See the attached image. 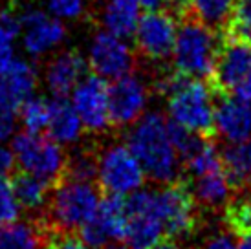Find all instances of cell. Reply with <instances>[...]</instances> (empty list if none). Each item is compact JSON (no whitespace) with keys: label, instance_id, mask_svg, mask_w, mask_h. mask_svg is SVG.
I'll use <instances>...</instances> for the list:
<instances>
[{"label":"cell","instance_id":"6da1fadb","mask_svg":"<svg viewBox=\"0 0 251 249\" xmlns=\"http://www.w3.org/2000/svg\"><path fill=\"white\" fill-rule=\"evenodd\" d=\"M126 147L140 161L149 180L169 183L180 176V156L169 138L167 119L160 112L145 114L132 124Z\"/></svg>","mask_w":251,"mask_h":249},{"label":"cell","instance_id":"7a4b0ae2","mask_svg":"<svg viewBox=\"0 0 251 249\" xmlns=\"http://www.w3.org/2000/svg\"><path fill=\"white\" fill-rule=\"evenodd\" d=\"M101 189L96 181H61L51 189L48 203L33 216L46 238L50 231L79 233L86 222H90L99 209Z\"/></svg>","mask_w":251,"mask_h":249},{"label":"cell","instance_id":"3957f363","mask_svg":"<svg viewBox=\"0 0 251 249\" xmlns=\"http://www.w3.org/2000/svg\"><path fill=\"white\" fill-rule=\"evenodd\" d=\"M178 22L180 29L173 50V68L185 77L207 79L222 42L220 29L202 22L191 11L181 15Z\"/></svg>","mask_w":251,"mask_h":249},{"label":"cell","instance_id":"277c9868","mask_svg":"<svg viewBox=\"0 0 251 249\" xmlns=\"http://www.w3.org/2000/svg\"><path fill=\"white\" fill-rule=\"evenodd\" d=\"M213 97L215 96L207 83L176 74L175 83L167 94L171 119L202 138L216 141L218 130L215 123Z\"/></svg>","mask_w":251,"mask_h":249},{"label":"cell","instance_id":"5b68a950","mask_svg":"<svg viewBox=\"0 0 251 249\" xmlns=\"http://www.w3.org/2000/svg\"><path fill=\"white\" fill-rule=\"evenodd\" d=\"M156 200H158V215L165 227V236L176 240V238H187L198 231L202 224L200 203L196 200L191 181L185 174L158 189Z\"/></svg>","mask_w":251,"mask_h":249},{"label":"cell","instance_id":"8992f818","mask_svg":"<svg viewBox=\"0 0 251 249\" xmlns=\"http://www.w3.org/2000/svg\"><path fill=\"white\" fill-rule=\"evenodd\" d=\"M13 152L17 165L59 185L63 180L66 152L53 138L46 134L24 130L13 139Z\"/></svg>","mask_w":251,"mask_h":249},{"label":"cell","instance_id":"52a82bcc","mask_svg":"<svg viewBox=\"0 0 251 249\" xmlns=\"http://www.w3.org/2000/svg\"><path fill=\"white\" fill-rule=\"evenodd\" d=\"M145 178V171L128 147L112 143L99 149V171L96 183L101 193H132L143 187Z\"/></svg>","mask_w":251,"mask_h":249},{"label":"cell","instance_id":"ba28073f","mask_svg":"<svg viewBox=\"0 0 251 249\" xmlns=\"http://www.w3.org/2000/svg\"><path fill=\"white\" fill-rule=\"evenodd\" d=\"M176 24L178 19L171 9H147V13L138 21L134 33L138 53L147 61H165L175 50L178 35Z\"/></svg>","mask_w":251,"mask_h":249},{"label":"cell","instance_id":"9c48e42d","mask_svg":"<svg viewBox=\"0 0 251 249\" xmlns=\"http://www.w3.org/2000/svg\"><path fill=\"white\" fill-rule=\"evenodd\" d=\"M251 72V46L222 37L207 84L215 99L229 97L237 84Z\"/></svg>","mask_w":251,"mask_h":249},{"label":"cell","instance_id":"30bf717a","mask_svg":"<svg viewBox=\"0 0 251 249\" xmlns=\"http://www.w3.org/2000/svg\"><path fill=\"white\" fill-rule=\"evenodd\" d=\"M149 99V86L141 77L126 74L108 84V114L112 130L132 126L143 116Z\"/></svg>","mask_w":251,"mask_h":249},{"label":"cell","instance_id":"8fae6325","mask_svg":"<svg viewBox=\"0 0 251 249\" xmlns=\"http://www.w3.org/2000/svg\"><path fill=\"white\" fill-rule=\"evenodd\" d=\"M75 106L83 126L90 134H105L112 130L110 114H108V84L103 77L92 72L74 90Z\"/></svg>","mask_w":251,"mask_h":249},{"label":"cell","instance_id":"7c38bea8","mask_svg":"<svg viewBox=\"0 0 251 249\" xmlns=\"http://www.w3.org/2000/svg\"><path fill=\"white\" fill-rule=\"evenodd\" d=\"M88 62L92 72L103 79H118L130 74L136 66L130 48L110 31H103L94 37Z\"/></svg>","mask_w":251,"mask_h":249},{"label":"cell","instance_id":"4fadbf2b","mask_svg":"<svg viewBox=\"0 0 251 249\" xmlns=\"http://www.w3.org/2000/svg\"><path fill=\"white\" fill-rule=\"evenodd\" d=\"M37 84L35 70L26 61L13 59V62L0 74V108L9 112H21L22 104L28 101Z\"/></svg>","mask_w":251,"mask_h":249},{"label":"cell","instance_id":"5bb4252c","mask_svg":"<svg viewBox=\"0 0 251 249\" xmlns=\"http://www.w3.org/2000/svg\"><path fill=\"white\" fill-rule=\"evenodd\" d=\"M24 29V46L31 55H42L44 51L61 44L64 39V26L42 11H28L21 19Z\"/></svg>","mask_w":251,"mask_h":249},{"label":"cell","instance_id":"9a60e30c","mask_svg":"<svg viewBox=\"0 0 251 249\" xmlns=\"http://www.w3.org/2000/svg\"><path fill=\"white\" fill-rule=\"evenodd\" d=\"M88 66L77 50L63 51L46 66V84L53 96H68L84 77Z\"/></svg>","mask_w":251,"mask_h":249},{"label":"cell","instance_id":"2e32d148","mask_svg":"<svg viewBox=\"0 0 251 249\" xmlns=\"http://www.w3.org/2000/svg\"><path fill=\"white\" fill-rule=\"evenodd\" d=\"M215 123L218 134L231 143H240L251 138V103L242 99L220 97L215 108Z\"/></svg>","mask_w":251,"mask_h":249},{"label":"cell","instance_id":"e0dca14e","mask_svg":"<svg viewBox=\"0 0 251 249\" xmlns=\"http://www.w3.org/2000/svg\"><path fill=\"white\" fill-rule=\"evenodd\" d=\"M83 121L74 103L64 96H55L50 101L48 136L57 143H75L83 134Z\"/></svg>","mask_w":251,"mask_h":249},{"label":"cell","instance_id":"ac0fdd59","mask_svg":"<svg viewBox=\"0 0 251 249\" xmlns=\"http://www.w3.org/2000/svg\"><path fill=\"white\" fill-rule=\"evenodd\" d=\"M11 187H13L15 198L24 211H39L41 213L44 205L48 203L53 183L44 180L33 173H28L24 169H15L9 176Z\"/></svg>","mask_w":251,"mask_h":249},{"label":"cell","instance_id":"d6986e66","mask_svg":"<svg viewBox=\"0 0 251 249\" xmlns=\"http://www.w3.org/2000/svg\"><path fill=\"white\" fill-rule=\"evenodd\" d=\"M224 173L231 193H242L251 187V138L233 143L222 152Z\"/></svg>","mask_w":251,"mask_h":249},{"label":"cell","instance_id":"ffe728a7","mask_svg":"<svg viewBox=\"0 0 251 249\" xmlns=\"http://www.w3.org/2000/svg\"><path fill=\"white\" fill-rule=\"evenodd\" d=\"M189 181H191L193 193H195L200 207H226V203L229 200L231 189L227 185V180H226L224 167L216 169L213 173L202 174V176H196V178H189Z\"/></svg>","mask_w":251,"mask_h":249},{"label":"cell","instance_id":"44dd1931","mask_svg":"<svg viewBox=\"0 0 251 249\" xmlns=\"http://www.w3.org/2000/svg\"><path fill=\"white\" fill-rule=\"evenodd\" d=\"M99 171V145L84 143L66 154L61 181H96Z\"/></svg>","mask_w":251,"mask_h":249},{"label":"cell","instance_id":"7402d4cb","mask_svg":"<svg viewBox=\"0 0 251 249\" xmlns=\"http://www.w3.org/2000/svg\"><path fill=\"white\" fill-rule=\"evenodd\" d=\"M138 2L136 0H108L103 9V26L119 39L134 37L138 26Z\"/></svg>","mask_w":251,"mask_h":249},{"label":"cell","instance_id":"603a6c76","mask_svg":"<svg viewBox=\"0 0 251 249\" xmlns=\"http://www.w3.org/2000/svg\"><path fill=\"white\" fill-rule=\"evenodd\" d=\"M0 249H44V235L33 218L0 224Z\"/></svg>","mask_w":251,"mask_h":249},{"label":"cell","instance_id":"cb8c5ba5","mask_svg":"<svg viewBox=\"0 0 251 249\" xmlns=\"http://www.w3.org/2000/svg\"><path fill=\"white\" fill-rule=\"evenodd\" d=\"M220 29L226 39L251 46V0H235L229 17Z\"/></svg>","mask_w":251,"mask_h":249},{"label":"cell","instance_id":"d4e9b609","mask_svg":"<svg viewBox=\"0 0 251 249\" xmlns=\"http://www.w3.org/2000/svg\"><path fill=\"white\" fill-rule=\"evenodd\" d=\"M21 29V21H17L9 9L0 7V74L13 62V42Z\"/></svg>","mask_w":251,"mask_h":249},{"label":"cell","instance_id":"484cf974","mask_svg":"<svg viewBox=\"0 0 251 249\" xmlns=\"http://www.w3.org/2000/svg\"><path fill=\"white\" fill-rule=\"evenodd\" d=\"M235 0H191V13L213 28L220 29L229 17Z\"/></svg>","mask_w":251,"mask_h":249},{"label":"cell","instance_id":"4316f807","mask_svg":"<svg viewBox=\"0 0 251 249\" xmlns=\"http://www.w3.org/2000/svg\"><path fill=\"white\" fill-rule=\"evenodd\" d=\"M22 123L24 128L29 132H41L48 130V119H50V103L42 97H29L21 108Z\"/></svg>","mask_w":251,"mask_h":249},{"label":"cell","instance_id":"83f0119b","mask_svg":"<svg viewBox=\"0 0 251 249\" xmlns=\"http://www.w3.org/2000/svg\"><path fill=\"white\" fill-rule=\"evenodd\" d=\"M21 215V205L15 198L11 181L6 176H0V224L15 222Z\"/></svg>","mask_w":251,"mask_h":249},{"label":"cell","instance_id":"f1b7e54d","mask_svg":"<svg viewBox=\"0 0 251 249\" xmlns=\"http://www.w3.org/2000/svg\"><path fill=\"white\" fill-rule=\"evenodd\" d=\"M44 249H99L86 244L79 233L72 231H50L44 238Z\"/></svg>","mask_w":251,"mask_h":249},{"label":"cell","instance_id":"f546056e","mask_svg":"<svg viewBox=\"0 0 251 249\" xmlns=\"http://www.w3.org/2000/svg\"><path fill=\"white\" fill-rule=\"evenodd\" d=\"M50 9L59 19H79L86 9V0H50Z\"/></svg>","mask_w":251,"mask_h":249},{"label":"cell","instance_id":"4dcf8cb0","mask_svg":"<svg viewBox=\"0 0 251 249\" xmlns=\"http://www.w3.org/2000/svg\"><path fill=\"white\" fill-rule=\"evenodd\" d=\"M15 112H9L6 108H0V143L6 141L15 130Z\"/></svg>","mask_w":251,"mask_h":249},{"label":"cell","instance_id":"1f68e13d","mask_svg":"<svg viewBox=\"0 0 251 249\" xmlns=\"http://www.w3.org/2000/svg\"><path fill=\"white\" fill-rule=\"evenodd\" d=\"M15 169H17V158L15 152L9 150L7 147L0 145V176H11Z\"/></svg>","mask_w":251,"mask_h":249},{"label":"cell","instance_id":"d6a6232c","mask_svg":"<svg viewBox=\"0 0 251 249\" xmlns=\"http://www.w3.org/2000/svg\"><path fill=\"white\" fill-rule=\"evenodd\" d=\"M202 249H238V246L235 244V240L231 236L218 233V235L207 238V242L203 244Z\"/></svg>","mask_w":251,"mask_h":249},{"label":"cell","instance_id":"836d02e7","mask_svg":"<svg viewBox=\"0 0 251 249\" xmlns=\"http://www.w3.org/2000/svg\"><path fill=\"white\" fill-rule=\"evenodd\" d=\"M233 94H237L238 99L251 103V72L244 77V79H242V81H240V83L237 84V88H235V92H233Z\"/></svg>","mask_w":251,"mask_h":249},{"label":"cell","instance_id":"e575fe53","mask_svg":"<svg viewBox=\"0 0 251 249\" xmlns=\"http://www.w3.org/2000/svg\"><path fill=\"white\" fill-rule=\"evenodd\" d=\"M151 249H183L180 246V244H176L175 238H169V236H165V238H161L160 242L156 244V246H152Z\"/></svg>","mask_w":251,"mask_h":249},{"label":"cell","instance_id":"d590c367","mask_svg":"<svg viewBox=\"0 0 251 249\" xmlns=\"http://www.w3.org/2000/svg\"><path fill=\"white\" fill-rule=\"evenodd\" d=\"M136 2H138V6H143L145 9H156L161 4H165V0H136Z\"/></svg>","mask_w":251,"mask_h":249},{"label":"cell","instance_id":"8d00e7d4","mask_svg":"<svg viewBox=\"0 0 251 249\" xmlns=\"http://www.w3.org/2000/svg\"><path fill=\"white\" fill-rule=\"evenodd\" d=\"M237 242H238V249H251V233L237 236Z\"/></svg>","mask_w":251,"mask_h":249},{"label":"cell","instance_id":"74e56055","mask_svg":"<svg viewBox=\"0 0 251 249\" xmlns=\"http://www.w3.org/2000/svg\"><path fill=\"white\" fill-rule=\"evenodd\" d=\"M99 249H130L125 242H106L105 246H101Z\"/></svg>","mask_w":251,"mask_h":249},{"label":"cell","instance_id":"f35d334b","mask_svg":"<svg viewBox=\"0 0 251 249\" xmlns=\"http://www.w3.org/2000/svg\"><path fill=\"white\" fill-rule=\"evenodd\" d=\"M0 2H2V0H0Z\"/></svg>","mask_w":251,"mask_h":249}]
</instances>
